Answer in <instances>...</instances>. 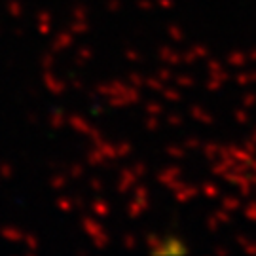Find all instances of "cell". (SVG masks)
Instances as JSON below:
<instances>
[{
	"label": "cell",
	"instance_id": "cell-19",
	"mask_svg": "<svg viewBox=\"0 0 256 256\" xmlns=\"http://www.w3.org/2000/svg\"><path fill=\"white\" fill-rule=\"evenodd\" d=\"M93 239H95V245H97V247H104V245H106V238H104V236H101V238L93 236Z\"/></svg>",
	"mask_w": 256,
	"mask_h": 256
},
{
	"label": "cell",
	"instance_id": "cell-8",
	"mask_svg": "<svg viewBox=\"0 0 256 256\" xmlns=\"http://www.w3.org/2000/svg\"><path fill=\"white\" fill-rule=\"evenodd\" d=\"M86 30H88V25L84 23V19H76V21L70 23V32L72 34H82Z\"/></svg>",
	"mask_w": 256,
	"mask_h": 256
},
{
	"label": "cell",
	"instance_id": "cell-7",
	"mask_svg": "<svg viewBox=\"0 0 256 256\" xmlns=\"http://www.w3.org/2000/svg\"><path fill=\"white\" fill-rule=\"evenodd\" d=\"M82 224H84V230H86L90 236H97V234H101V226H99V224H95L92 218H84Z\"/></svg>",
	"mask_w": 256,
	"mask_h": 256
},
{
	"label": "cell",
	"instance_id": "cell-5",
	"mask_svg": "<svg viewBox=\"0 0 256 256\" xmlns=\"http://www.w3.org/2000/svg\"><path fill=\"white\" fill-rule=\"evenodd\" d=\"M50 124H52V128H55V129L63 128L64 124H66V116H64L61 110H54V112L50 114Z\"/></svg>",
	"mask_w": 256,
	"mask_h": 256
},
{
	"label": "cell",
	"instance_id": "cell-3",
	"mask_svg": "<svg viewBox=\"0 0 256 256\" xmlns=\"http://www.w3.org/2000/svg\"><path fill=\"white\" fill-rule=\"evenodd\" d=\"M2 238L6 239V241H12V243H18V241H23V232L16 226H6V228H2Z\"/></svg>",
	"mask_w": 256,
	"mask_h": 256
},
{
	"label": "cell",
	"instance_id": "cell-23",
	"mask_svg": "<svg viewBox=\"0 0 256 256\" xmlns=\"http://www.w3.org/2000/svg\"><path fill=\"white\" fill-rule=\"evenodd\" d=\"M92 186H93V188H97V190L101 188V184H99V182H95V180H93V182H92Z\"/></svg>",
	"mask_w": 256,
	"mask_h": 256
},
{
	"label": "cell",
	"instance_id": "cell-20",
	"mask_svg": "<svg viewBox=\"0 0 256 256\" xmlns=\"http://www.w3.org/2000/svg\"><path fill=\"white\" fill-rule=\"evenodd\" d=\"M38 30H40V34H50V32H52V28H50L48 23H42V25L38 27Z\"/></svg>",
	"mask_w": 256,
	"mask_h": 256
},
{
	"label": "cell",
	"instance_id": "cell-21",
	"mask_svg": "<svg viewBox=\"0 0 256 256\" xmlns=\"http://www.w3.org/2000/svg\"><path fill=\"white\" fill-rule=\"evenodd\" d=\"M72 205H76L78 209H84V202H82V198H74V203Z\"/></svg>",
	"mask_w": 256,
	"mask_h": 256
},
{
	"label": "cell",
	"instance_id": "cell-12",
	"mask_svg": "<svg viewBox=\"0 0 256 256\" xmlns=\"http://www.w3.org/2000/svg\"><path fill=\"white\" fill-rule=\"evenodd\" d=\"M0 176L2 178H12L14 176V169L10 164H0Z\"/></svg>",
	"mask_w": 256,
	"mask_h": 256
},
{
	"label": "cell",
	"instance_id": "cell-6",
	"mask_svg": "<svg viewBox=\"0 0 256 256\" xmlns=\"http://www.w3.org/2000/svg\"><path fill=\"white\" fill-rule=\"evenodd\" d=\"M6 8H8L10 16H14V18H21L23 16V6L18 0H10L8 4H6Z\"/></svg>",
	"mask_w": 256,
	"mask_h": 256
},
{
	"label": "cell",
	"instance_id": "cell-17",
	"mask_svg": "<svg viewBox=\"0 0 256 256\" xmlns=\"http://www.w3.org/2000/svg\"><path fill=\"white\" fill-rule=\"evenodd\" d=\"M72 16L76 19H86V8H84V6H76V8L72 10Z\"/></svg>",
	"mask_w": 256,
	"mask_h": 256
},
{
	"label": "cell",
	"instance_id": "cell-13",
	"mask_svg": "<svg viewBox=\"0 0 256 256\" xmlns=\"http://www.w3.org/2000/svg\"><path fill=\"white\" fill-rule=\"evenodd\" d=\"M84 173V169H82V165L80 164H74L72 167H70V171H68V174L72 176V178H78V176H82Z\"/></svg>",
	"mask_w": 256,
	"mask_h": 256
},
{
	"label": "cell",
	"instance_id": "cell-10",
	"mask_svg": "<svg viewBox=\"0 0 256 256\" xmlns=\"http://www.w3.org/2000/svg\"><path fill=\"white\" fill-rule=\"evenodd\" d=\"M55 205H57L61 210H64V212H70V210H72V207H74L72 202H70V200H66V198H59Z\"/></svg>",
	"mask_w": 256,
	"mask_h": 256
},
{
	"label": "cell",
	"instance_id": "cell-9",
	"mask_svg": "<svg viewBox=\"0 0 256 256\" xmlns=\"http://www.w3.org/2000/svg\"><path fill=\"white\" fill-rule=\"evenodd\" d=\"M66 176H63V174H55L54 178L50 180V184H52V188H55V190H61V188H64L66 186Z\"/></svg>",
	"mask_w": 256,
	"mask_h": 256
},
{
	"label": "cell",
	"instance_id": "cell-18",
	"mask_svg": "<svg viewBox=\"0 0 256 256\" xmlns=\"http://www.w3.org/2000/svg\"><path fill=\"white\" fill-rule=\"evenodd\" d=\"M38 21H42V23L52 21V14H50V12H40V14H38Z\"/></svg>",
	"mask_w": 256,
	"mask_h": 256
},
{
	"label": "cell",
	"instance_id": "cell-15",
	"mask_svg": "<svg viewBox=\"0 0 256 256\" xmlns=\"http://www.w3.org/2000/svg\"><path fill=\"white\" fill-rule=\"evenodd\" d=\"M93 212H97V214H106V207H104V203L102 202L93 203Z\"/></svg>",
	"mask_w": 256,
	"mask_h": 256
},
{
	"label": "cell",
	"instance_id": "cell-11",
	"mask_svg": "<svg viewBox=\"0 0 256 256\" xmlns=\"http://www.w3.org/2000/svg\"><path fill=\"white\" fill-rule=\"evenodd\" d=\"M23 241L28 245V250H36V248H38V238H36V236L27 234V236H23Z\"/></svg>",
	"mask_w": 256,
	"mask_h": 256
},
{
	"label": "cell",
	"instance_id": "cell-1",
	"mask_svg": "<svg viewBox=\"0 0 256 256\" xmlns=\"http://www.w3.org/2000/svg\"><path fill=\"white\" fill-rule=\"evenodd\" d=\"M44 84H46L48 90L52 93H55V95H61V93L66 90V84H64L63 80H57L54 74H50V72L44 74Z\"/></svg>",
	"mask_w": 256,
	"mask_h": 256
},
{
	"label": "cell",
	"instance_id": "cell-16",
	"mask_svg": "<svg viewBox=\"0 0 256 256\" xmlns=\"http://www.w3.org/2000/svg\"><path fill=\"white\" fill-rule=\"evenodd\" d=\"M54 63H55L54 55H44V61H42V68H44V70H48L50 66H54Z\"/></svg>",
	"mask_w": 256,
	"mask_h": 256
},
{
	"label": "cell",
	"instance_id": "cell-2",
	"mask_svg": "<svg viewBox=\"0 0 256 256\" xmlns=\"http://www.w3.org/2000/svg\"><path fill=\"white\" fill-rule=\"evenodd\" d=\"M72 44H74L72 32H66V30H63V32H59V34H57V38L54 40L52 50H54V52H61V50L72 46Z\"/></svg>",
	"mask_w": 256,
	"mask_h": 256
},
{
	"label": "cell",
	"instance_id": "cell-4",
	"mask_svg": "<svg viewBox=\"0 0 256 256\" xmlns=\"http://www.w3.org/2000/svg\"><path fill=\"white\" fill-rule=\"evenodd\" d=\"M68 124H70V128H72L74 131H78V133H90V131H92V129H90V126H88L82 118H78V116L68 118Z\"/></svg>",
	"mask_w": 256,
	"mask_h": 256
},
{
	"label": "cell",
	"instance_id": "cell-22",
	"mask_svg": "<svg viewBox=\"0 0 256 256\" xmlns=\"http://www.w3.org/2000/svg\"><path fill=\"white\" fill-rule=\"evenodd\" d=\"M72 86L76 90H80V88H82V82H80V80H72Z\"/></svg>",
	"mask_w": 256,
	"mask_h": 256
},
{
	"label": "cell",
	"instance_id": "cell-14",
	"mask_svg": "<svg viewBox=\"0 0 256 256\" xmlns=\"http://www.w3.org/2000/svg\"><path fill=\"white\" fill-rule=\"evenodd\" d=\"M90 57H92V52H90L88 48H80V50H78V63H82V61L90 59Z\"/></svg>",
	"mask_w": 256,
	"mask_h": 256
}]
</instances>
